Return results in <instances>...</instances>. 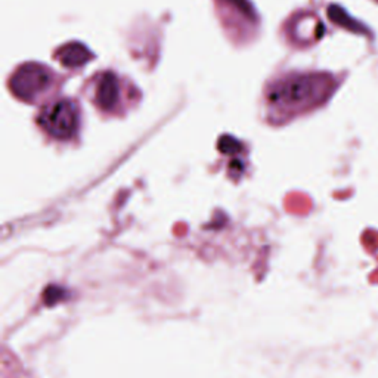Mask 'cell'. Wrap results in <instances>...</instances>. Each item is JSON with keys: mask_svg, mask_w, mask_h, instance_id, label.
<instances>
[{"mask_svg": "<svg viewBox=\"0 0 378 378\" xmlns=\"http://www.w3.org/2000/svg\"><path fill=\"white\" fill-rule=\"evenodd\" d=\"M335 88V78L330 74H290L269 88L266 101L275 118H288L324 104Z\"/></svg>", "mask_w": 378, "mask_h": 378, "instance_id": "6da1fadb", "label": "cell"}, {"mask_svg": "<svg viewBox=\"0 0 378 378\" xmlns=\"http://www.w3.org/2000/svg\"><path fill=\"white\" fill-rule=\"evenodd\" d=\"M56 77L51 68L41 64H24L11 77V92L21 101L36 103L42 99L55 86Z\"/></svg>", "mask_w": 378, "mask_h": 378, "instance_id": "7a4b0ae2", "label": "cell"}, {"mask_svg": "<svg viewBox=\"0 0 378 378\" xmlns=\"http://www.w3.org/2000/svg\"><path fill=\"white\" fill-rule=\"evenodd\" d=\"M37 122L49 136L65 141L77 133L78 125H80V114H78L77 104L71 99H58L41 111Z\"/></svg>", "mask_w": 378, "mask_h": 378, "instance_id": "3957f363", "label": "cell"}, {"mask_svg": "<svg viewBox=\"0 0 378 378\" xmlns=\"http://www.w3.org/2000/svg\"><path fill=\"white\" fill-rule=\"evenodd\" d=\"M92 101L104 112H114L122 101V83L111 71H104L93 78Z\"/></svg>", "mask_w": 378, "mask_h": 378, "instance_id": "277c9868", "label": "cell"}, {"mask_svg": "<svg viewBox=\"0 0 378 378\" xmlns=\"http://www.w3.org/2000/svg\"><path fill=\"white\" fill-rule=\"evenodd\" d=\"M56 58L67 68H78L90 61L92 53L80 43H68L56 52Z\"/></svg>", "mask_w": 378, "mask_h": 378, "instance_id": "5b68a950", "label": "cell"}, {"mask_svg": "<svg viewBox=\"0 0 378 378\" xmlns=\"http://www.w3.org/2000/svg\"><path fill=\"white\" fill-rule=\"evenodd\" d=\"M219 2H222L225 6L236 9L247 19H256L254 9L251 8V5L247 2V0H219Z\"/></svg>", "mask_w": 378, "mask_h": 378, "instance_id": "8992f818", "label": "cell"}, {"mask_svg": "<svg viewBox=\"0 0 378 378\" xmlns=\"http://www.w3.org/2000/svg\"><path fill=\"white\" fill-rule=\"evenodd\" d=\"M377 2H378V0H377Z\"/></svg>", "mask_w": 378, "mask_h": 378, "instance_id": "52a82bcc", "label": "cell"}]
</instances>
